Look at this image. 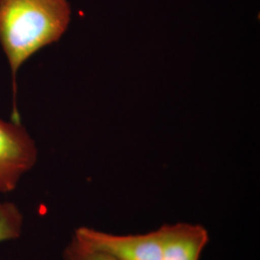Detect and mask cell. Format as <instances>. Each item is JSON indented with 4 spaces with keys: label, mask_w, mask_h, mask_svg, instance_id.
<instances>
[{
    "label": "cell",
    "mask_w": 260,
    "mask_h": 260,
    "mask_svg": "<svg viewBox=\"0 0 260 260\" xmlns=\"http://www.w3.org/2000/svg\"><path fill=\"white\" fill-rule=\"evenodd\" d=\"M161 232V260H200L209 242V233L201 223H165Z\"/></svg>",
    "instance_id": "277c9868"
},
{
    "label": "cell",
    "mask_w": 260,
    "mask_h": 260,
    "mask_svg": "<svg viewBox=\"0 0 260 260\" xmlns=\"http://www.w3.org/2000/svg\"><path fill=\"white\" fill-rule=\"evenodd\" d=\"M24 215L18 205L0 202V245L19 239L23 233Z\"/></svg>",
    "instance_id": "5b68a950"
},
{
    "label": "cell",
    "mask_w": 260,
    "mask_h": 260,
    "mask_svg": "<svg viewBox=\"0 0 260 260\" xmlns=\"http://www.w3.org/2000/svg\"><path fill=\"white\" fill-rule=\"evenodd\" d=\"M70 21L67 0H0V45L14 79L31 56L61 39Z\"/></svg>",
    "instance_id": "6da1fadb"
},
{
    "label": "cell",
    "mask_w": 260,
    "mask_h": 260,
    "mask_svg": "<svg viewBox=\"0 0 260 260\" xmlns=\"http://www.w3.org/2000/svg\"><path fill=\"white\" fill-rule=\"evenodd\" d=\"M37 160V146L26 129L0 119V194L16 190Z\"/></svg>",
    "instance_id": "3957f363"
},
{
    "label": "cell",
    "mask_w": 260,
    "mask_h": 260,
    "mask_svg": "<svg viewBox=\"0 0 260 260\" xmlns=\"http://www.w3.org/2000/svg\"><path fill=\"white\" fill-rule=\"evenodd\" d=\"M90 251L115 260H161L160 229L138 234H115L89 226H79L72 237Z\"/></svg>",
    "instance_id": "7a4b0ae2"
},
{
    "label": "cell",
    "mask_w": 260,
    "mask_h": 260,
    "mask_svg": "<svg viewBox=\"0 0 260 260\" xmlns=\"http://www.w3.org/2000/svg\"><path fill=\"white\" fill-rule=\"evenodd\" d=\"M64 260H115L96 251H90L71 239L63 251Z\"/></svg>",
    "instance_id": "8992f818"
}]
</instances>
